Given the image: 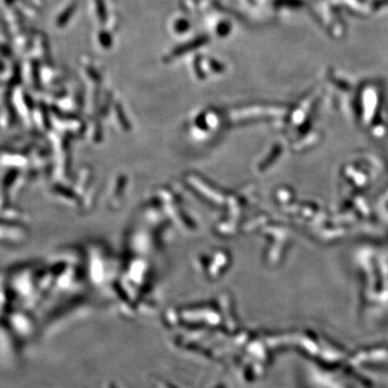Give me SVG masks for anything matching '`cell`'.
<instances>
[{
  "label": "cell",
  "instance_id": "6da1fadb",
  "mask_svg": "<svg viewBox=\"0 0 388 388\" xmlns=\"http://www.w3.org/2000/svg\"><path fill=\"white\" fill-rule=\"evenodd\" d=\"M75 8H76V3L74 2L72 5H70V7H68L61 15H59V18L57 20V26L58 27H63L65 24L67 23V21L70 19V16H72L73 13H74Z\"/></svg>",
  "mask_w": 388,
  "mask_h": 388
},
{
  "label": "cell",
  "instance_id": "7a4b0ae2",
  "mask_svg": "<svg viewBox=\"0 0 388 388\" xmlns=\"http://www.w3.org/2000/svg\"><path fill=\"white\" fill-rule=\"evenodd\" d=\"M0 53H2L5 56H11V50L5 46H0Z\"/></svg>",
  "mask_w": 388,
  "mask_h": 388
},
{
  "label": "cell",
  "instance_id": "3957f363",
  "mask_svg": "<svg viewBox=\"0 0 388 388\" xmlns=\"http://www.w3.org/2000/svg\"><path fill=\"white\" fill-rule=\"evenodd\" d=\"M4 69V66H3V64H2V62H0V72H2V70Z\"/></svg>",
  "mask_w": 388,
  "mask_h": 388
}]
</instances>
